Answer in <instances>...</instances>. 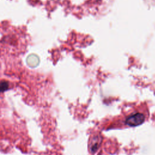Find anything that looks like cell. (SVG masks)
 Returning <instances> with one entry per match:
<instances>
[{"label":"cell","mask_w":155,"mask_h":155,"mask_svg":"<svg viewBox=\"0 0 155 155\" xmlns=\"http://www.w3.org/2000/svg\"><path fill=\"white\" fill-rule=\"evenodd\" d=\"M145 120V116L142 113H136L129 116L126 119V124L131 127H135L142 124Z\"/></svg>","instance_id":"cell-1"},{"label":"cell","mask_w":155,"mask_h":155,"mask_svg":"<svg viewBox=\"0 0 155 155\" xmlns=\"http://www.w3.org/2000/svg\"><path fill=\"white\" fill-rule=\"evenodd\" d=\"M100 136H96L94 137V139L92 140V142L90 144V151L92 153H95L97 149L99 148L101 140Z\"/></svg>","instance_id":"cell-2"},{"label":"cell","mask_w":155,"mask_h":155,"mask_svg":"<svg viewBox=\"0 0 155 155\" xmlns=\"http://www.w3.org/2000/svg\"><path fill=\"white\" fill-rule=\"evenodd\" d=\"M8 89V83L7 81L0 82V92H4Z\"/></svg>","instance_id":"cell-3"}]
</instances>
